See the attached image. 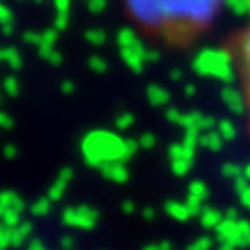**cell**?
<instances>
[{
    "instance_id": "cell-1",
    "label": "cell",
    "mask_w": 250,
    "mask_h": 250,
    "mask_svg": "<svg viewBox=\"0 0 250 250\" xmlns=\"http://www.w3.org/2000/svg\"><path fill=\"white\" fill-rule=\"evenodd\" d=\"M225 0H125L131 21L173 46H190L217 23Z\"/></svg>"
},
{
    "instance_id": "cell-2",
    "label": "cell",
    "mask_w": 250,
    "mask_h": 250,
    "mask_svg": "<svg viewBox=\"0 0 250 250\" xmlns=\"http://www.w3.org/2000/svg\"><path fill=\"white\" fill-rule=\"evenodd\" d=\"M225 52H228L231 71L238 82L242 108H244V119H246V134L250 138V15L229 36Z\"/></svg>"
}]
</instances>
